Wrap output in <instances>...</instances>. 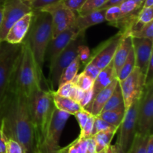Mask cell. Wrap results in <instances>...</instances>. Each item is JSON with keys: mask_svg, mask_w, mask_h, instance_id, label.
I'll return each mask as SVG.
<instances>
[{"mask_svg": "<svg viewBox=\"0 0 153 153\" xmlns=\"http://www.w3.org/2000/svg\"><path fill=\"white\" fill-rule=\"evenodd\" d=\"M0 128L7 140L17 141L27 153H34L38 148L28 99L22 93L7 90L0 106Z\"/></svg>", "mask_w": 153, "mask_h": 153, "instance_id": "6da1fadb", "label": "cell"}, {"mask_svg": "<svg viewBox=\"0 0 153 153\" xmlns=\"http://www.w3.org/2000/svg\"><path fill=\"white\" fill-rule=\"evenodd\" d=\"M41 76L29 45L24 40L7 90L22 93L28 97L41 87Z\"/></svg>", "mask_w": 153, "mask_h": 153, "instance_id": "7a4b0ae2", "label": "cell"}, {"mask_svg": "<svg viewBox=\"0 0 153 153\" xmlns=\"http://www.w3.org/2000/svg\"><path fill=\"white\" fill-rule=\"evenodd\" d=\"M52 38L51 15L43 10H33L32 20L25 40L29 45L41 76H43L46 48Z\"/></svg>", "mask_w": 153, "mask_h": 153, "instance_id": "3957f363", "label": "cell"}, {"mask_svg": "<svg viewBox=\"0 0 153 153\" xmlns=\"http://www.w3.org/2000/svg\"><path fill=\"white\" fill-rule=\"evenodd\" d=\"M52 90L38 88L27 97L31 121L39 143L44 140L48 124L55 106Z\"/></svg>", "mask_w": 153, "mask_h": 153, "instance_id": "277c9868", "label": "cell"}, {"mask_svg": "<svg viewBox=\"0 0 153 153\" xmlns=\"http://www.w3.org/2000/svg\"><path fill=\"white\" fill-rule=\"evenodd\" d=\"M22 44L0 42V106L6 95L15 65L20 53Z\"/></svg>", "mask_w": 153, "mask_h": 153, "instance_id": "5b68a950", "label": "cell"}, {"mask_svg": "<svg viewBox=\"0 0 153 153\" xmlns=\"http://www.w3.org/2000/svg\"><path fill=\"white\" fill-rule=\"evenodd\" d=\"M85 32L81 31L49 65V79L52 91L55 92L58 88L60 77L64 69L78 56L79 46L85 43Z\"/></svg>", "mask_w": 153, "mask_h": 153, "instance_id": "8992f818", "label": "cell"}, {"mask_svg": "<svg viewBox=\"0 0 153 153\" xmlns=\"http://www.w3.org/2000/svg\"><path fill=\"white\" fill-rule=\"evenodd\" d=\"M153 127V82L145 86L140 99L137 112V134L149 136Z\"/></svg>", "mask_w": 153, "mask_h": 153, "instance_id": "52a82bcc", "label": "cell"}, {"mask_svg": "<svg viewBox=\"0 0 153 153\" xmlns=\"http://www.w3.org/2000/svg\"><path fill=\"white\" fill-rule=\"evenodd\" d=\"M119 83L126 110L134 101L141 98L146 86L145 74L138 68L135 67L126 78L119 81Z\"/></svg>", "mask_w": 153, "mask_h": 153, "instance_id": "ba28073f", "label": "cell"}, {"mask_svg": "<svg viewBox=\"0 0 153 153\" xmlns=\"http://www.w3.org/2000/svg\"><path fill=\"white\" fill-rule=\"evenodd\" d=\"M140 99L134 101L126 110L125 116L118 128L120 130V134L117 143L125 153H126L130 148L137 134V112Z\"/></svg>", "mask_w": 153, "mask_h": 153, "instance_id": "9c48e42d", "label": "cell"}, {"mask_svg": "<svg viewBox=\"0 0 153 153\" xmlns=\"http://www.w3.org/2000/svg\"><path fill=\"white\" fill-rule=\"evenodd\" d=\"M3 17L0 26V42L5 39L12 26L26 14L32 11L23 0H5L3 2Z\"/></svg>", "mask_w": 153, "mask_h": 153, "instance_id": "30bf717a", "label": "cell"}, {"mask_svg": "<svg viewBox=\"0 0 153 153\" xmlns=\"http://www.w3.org/2000/svg\"><path fill=\"white\" fill-rule=\"evenodd\" d=\"M125 33L119 31L116 34L102 42L92 52L88 62H91L100 70L107 67L113 60L115 52L123 39Z\"/></svg>", "mask_w": 153, "mask_h": 153, "instance_id": "8fae6325", "label": "cell"}, {"mask_svg": "<svg viewBox=\"0 0 153 153\" xmlns=\"http://www.w3.org/2000/svg\"><path fill=\"white\" fill-rule=\"evenodd\" d=\"M41 10L48 12L52 17V38L74 25L77 15L61 2L50 4Z\"/></svg>", "mask_w": 153, "mask_h": 153, "instance_id": "7c38bea8", "label": "cell"}, {"mask_svg": "<svg viewBox=\"0 0 153 153\" xmlns=\"http://www.w3.org/2000/svg\"><path fill=\"white\" fill-rule=\"evenodd\" d=\"M75 25L60 33L55 38L51 39L48 44L45 54V61L49 62V65L55 60L61 51L69 44L70 41L80 32Z\"/></svg>", "mask_w": 153, "mask_h": 153, "instance_id": "4fadbf2b", "label": "cell"}, {"mask_svg": "<svg viewBox=\"0 0 153 153\" xmlns=\"http://www.w3.org/2000/svg\"><path fill=\"white\" fill-rule=\"evenodd\" d=\"M70 115L67 112L55 108L48 124L44 141L52 146L60 148L59 142L67 120Z\"/></svg>", "mask_w": 153, "mask_h": 153, "instance_id": "5bb4252c", "label": "cell"}, {"mask_svg": "<svg viewBox=\"0 0 153 153\" xmlns=\"http://www.w3.org/2000/svg\"><path fill=\"white\" fill-rule=\"evenodd\" d=\"M132 45L135 57V67L145 74L148 62L153 55V41L146 38H132Z\"/></svg>", "mask_w": 153, "mask_h": 153, "instance_id": "9a60e30c", "label": "cell"}, {"mask_svg": "<svg viewBox=\"0 0 153 153\" xmlns=\"http://www.w3.org/2000/svg\"><path fill=\"white\" fill-rule=\"evenodd\" d=\"M33 17V10L24 15L9 29L4 40L12 44H22L26 37Z\"/></svg>", "mask_w": 153, "mask_h": 153, "instance_id": "2e32d148", "label": "cell"}, {"mask_svg": "<svg viewBox=\"0 0 153 153\" xmlns=\"http://www.w3.org/2000/svg\"><path fill=\"white\" fill-rule=\"evenodd\" d=\"M117 82V78H115L107 87L103 88L98 94L94 96L91 103L85 110L89 112L91 115L94 116H97L102 111L105 104L110 96L113 93Z\"/></svg>", "mask_w": 153, "mask_h": 153, "instance_id": "e0dca14e", "label": "cell"}, {"mask_svg": "<svg viewBox=\"0 0 153 153\" xmlns=\"http://www.w3.org/2000/svg\"><path fill=\"white\" fill-rule=\"evenodd\" d=\"M105 9H99L83 15L76 16L74 25L79 31H86L88 28L105 21Z\"/></svg>", "mask_w": 153, "mask_h": 153, "instance_id": "ac0fdd59", "label": "cell"}, {"mask_svg": "<svg viewBox=\"0 0 153 153\" xmlns=\"http://www.w3.org/2000/svg\"><path fill=\"white\" fill-rule=\"evenodd\" d=\"M132 48V38L129 34H125L121 40L112 60L116 75H117L120 69L121 68L123 63L128 58L129 52H131Z\"/></svg>", "mask_w": 153, "mask_h": 153, "instance_id": "d6986e66", "label": "cell"}, {"mask_svg": "<svg viewBox=\"0 0 153 153\" xmlns=\"http://www.w3.org/2000/svg\"><path fill=\"white\" fill-rule=\"evenodd\" d=\"M117 78L116 73L114 68L113 63L111 62L100 70L98 76L94 81L92 89L94 92V95L98 94L101 90L107 87L114 80Z\"/></svg>", "mask_w": 153, "mask_h": 153, "instance_id": "ffe728a7", "label": "cell"}, {"mask_svg": "<svg viewBox=\"0 0 153 153\" xmlns=\"http://www.w3.org/2000/svg\"><path fill=\"white\" fill-rule=\"evenodd\" d=\"M53 101L55 108L61 111L67 112L70 115H75L77 112L82 110L78 102L75 101L70 98H65L53 93Z\"/></svg>", "mask_w": 153, "mask_h": 153, "instance_id": "44dd1931", "label": "cell"}, {"mask_svg": "<svg viewBox=\"0 0 153 153\" xmlns=\"http://www.w3.org/2000/svg\"><path fill=\"white\" fill-rule=\"evenodd\" d=\"M126 114V108L124 104L110 110L102 111L97 116L102 118L109 124L119 128L120 125L123 120Z\"/></svg>", "mask_w": 153, "mask_h": 153, "instance_id": "7402d4cb", "label": "cell"}, {"mask_svg": "<svg viewBox=\"0 0 153 153\" xmlns=\"http://www.w3.org/2000/svg\"><path fill=\"white\" fill-rule=\"evenodd\" d=\"M117 130H105L98 132L94 136L97 146V152L105 151L110 144Z\"/></svg>", "mask_w": 153, "mask_h": 153, "instance_id": "603a6c76", "label": "cell"}, {"mask_svg": "<svg viewBox=\"0 0 153 153\" xmlns=\"http://www.w3.org/2000/svg\"><path fill=\"white\" fill-rule=\"evenodd\" d=\"M80 66V60H79V57L77 56L68 66H67L64 69V70L61 73V77H60L58 86L61 85V84L64 83V82L73 80L76 77V75L78 74Z\"/></svg>", "mask_w": 153, "mask_h": 153, "instance_id": "cb8c5ba5", "label": "cell"}, {"mask_svg": "<svg viewBox=\"0 0 153 153\" xmlns=\"http://www.w3.org/2000/svg\"><path fill=\"white\" fill-rule=\"evenodd\" d=\"M153 22V8H143L137 15V20L131 27L129 34L137 31L149 22Z\"/></svg>", "mask_w": 153, "mask_h": 153, "instance_id": "d4e9b609", "label": "cell"}, {"mask_svg": "<svg viewBox=\"0 0 153 153\" xmlns=\"http://www.w3.org/2000/svg\"><path fill=\"white\" fill-rule=\"evenodd\" d=\"M124 104L123 102V97L122 92H121L120 86L119 81H118L116 87H115L113 93L110 98H108V101L105 104L104 107H103L102 111L110 110L115 109V108L118 107V106H121V105Z\"/></svg>", "mask_w": 153, "mask_h": 153, "instance_id": "484cf974", "label": "cell"}, {"mask_svg": "<svg viewBox=\"0 0 153 153\" xmlns=\"http://www.w3.org/2000/svg\"><path fill=\"white\" fill-rule=\"evenodd\" d=\"M88 139L78 137L64 148H60V153H86Z\"/></svg>", "mask_w": 153, "mask_h": 153, "instance_id": "4316f807", "label": "cell"}, {"mask_svg": "<svg viewBox=\"0 0 153 153\" xmlns=\"http://www.w3.org/2000/svg\"><path fill=\"white\" fill-rule=\"evenodd\" d=\"M134 68H135V57H134V50L132 48L131 52H129L128 58H126V60L123 63L121 68L120 69L117 75L118 81H122L125 78H126L132 72Z\"/></svg>", "mask_w": 153, "mask_h": 153, "instance_id": "83f0119b", "label": "cell"}, {"mask_svg": "<svg viewBox=\"0 0 153 153\" xmlns=\"http://www.w3.org/2000/svg\"><path fill=\"white\" fill-rule=\"evenodd\" d=\"M149 136H143L136 134L131 146L126 153H146Z\"/></svg>", "mask_w": 153, "mask_h": 153, "instance_id": "f1b7e54d", "label": "cell"}, {"mask_svg": "<svg viewBox=\"0 0 153 153\" xmlns=\"http://www.w3.org/2000/svg\"><path fill=\"white\" fill-rule=\"evenodd\" d=\"M118 5H119L122 17L128 16V15L138 13L141 10L142 7H143V5L137 4V3L134 2V1H131V0H125Z\"/></svg>", "mask_w": 153, "mask_h": 153, "instance_id": "f546056e", "label": "cell"}, {"mask_svg": "<svg viewBox=\"0 0 153 153\" xmlns=\"http://www.w3.org/2000/svg\"><path fill=\"white\" fill-rule=\"evenodd\" d=\"M108 1V0H87L78 13V15H83L89 12L101 9Z\"/></svg>", "mask_w": 153, "mask_h": 153, "instance_id": "4dcf8cb0", "label": "cell"}, {"mask_svg": "<svg viewBox=\"0 0 153 153\" xmlns=\"http://www.w3.org/2000/svg\"><path fill=\"white\" fill-rule=\"evenodd\" d=\"M131 38H146L153 41V22L146 24L137 31L132 32L129 34Z\"/></svg>", "mask_w": 153, "mask_h": 153, "instance_id": "1f68e13d", "label": "cell"}, {"mask_svg": "<svg viewBox=\"0 0 153 153\" xmlns=\"http://www.w3.org/2000/svg\"><path fill=\"white\" fill-rule=\"evenodd\" d=\"M73 81L77 86H79V88H82L85 92H87L92 88L93 85H94V80L91 79L89 76L85 75L83 72L76 75V77L73 80Z\"/></svg>", "mask_w": 153, "mask_h": 153, "instance_id": "d6a6232c", "label": "cell"}, {"mask_svg": "<svg viewBox=\"0 0 153 153\" xmlns=\"http://www.w3.org/2000/svg\"><path fill=\"white\" fill-rule=\"evenodd\" d=\"M105 130H118V128L109 124L108 122L103 120L102 118H100L99 116H95L92 136H94L98 132L105 131Z\"/></svg>", "mask_w": 153, "mask_h": 153, "instance_id": "836d02e7", "label": "cell"}, {"mask_svg": "<svg viewBox=\"0 0 153 153\" xmlns=\"http://www.w3.org/2000/svg\"><path fill=\"white\" fill-rule=\"evenodd\" d=\"M121 17H122V14H121L119 5H113L105 8V21L109 22L110 25L117 21Z\"/></svg>", "mask_w": 153, "mask_h": 153, "instance_id": "e575fe53", "label": "cell"}, {"mask_svg": "<svg viewBox=\"0 0 153 153\" xmlns=\"http://www.w3.org/2000/svg\"><path fill=\"white\" fill-rule=\"evenodd\" d=\"M32 10H39L62 0H23Z\"/></svg>", "mask_w": 153, "mask_h": 153, "instance_id": "d590c367", "label": "cell"}, {"mask_svg": "<svg viewBox=\"0 0 153 153\" xmlns=\"http://www.w3.org/2000/svg\"><path fill=\"white\" fill-rule=\"evenodd\" d=\"M75 85L76 84L74 83V82L73 80L64 82V83L58 86V88L55 92V93L58 94V95L62 96V97L70 98L72 93H73V88L75 87Z\"/></svg>", "mask_w": 153, "mask_h": 153, "instance_id": "8d00e7d4", "label": "cell"}, {"mask_svg": "<svg viewBox=\"0 0 153 153\" xmlns=\"http://www.w3.org/2000/svg\"><path fill=\"white\" fill-rule=\"evenodd\" d=\"M6 153H27L24 147L17 141L12 139L7 140Z\"/></svg>", "mask_w": 153, "mask_h": 153, "instance_id": "74e56055", "label": "cell"}, {"mask_svg": "<svg viewBox=\"0 0 153 153\" xmlns=\"http://www.w3.org/2000/svg\"><path fill=\"white\" fill-rule=\"evenodd\" d=\"M94 120H95V116L93 115H91V116L88 118V122L84 126L82 129L80 130V134H79V137L81 138H88L90 136H92L93 128H94Z\"/></svg>", "mask_w": 153, "mask_h": 153, "instance_id": "f35d334b", "label": "cell"}, {"mask_svg": "<svg viewBox=\"0 0 153 153\" xmlns=\"http://www.w3.org/2000/svg\"><path fill=\"white\" fill-rule=\"evenodd\" d=\"M87 0H62L61 2L75 13H79Z\"/></svg>", "mask_w": 153, "mask_h": 153, "instance_id": "ab89813d", "label": "cell"}, {"mask_svg": "<svg viewBox=\"0 0 153 153\" xmlns=\"http://www.w3.org/2000/svg\"><path fill=\"white\" fill-rule=\"evenodd\" d=\"M90 56H91V50L89 47L85 44V43L81 44L78 49V57L80 60V62L85 65L89 62Z\"/></svg>", "mask_w": 153, "mask_h": 153, "instance_id": "60d3db41", "label": "cell"}, {"mask_svg": "<svg viewBox=\"0 0 153 153\" xmlns=\"http://www.w3.org/2000/svg\"><path fill=\"white\" fill-rule=\"evenodd\" d=\"M100 69L97 66L91 62H88L85 64V69L83 70V73L88 76H89L91 79L94 81V80L98 76L99 73L100 72Z\"/></svg>", "mask_w": 153, "mask_h": 153, "instance_id": "b9f144b4", "label": "cell"}, {"mask_svg": "<svg viewBox=\"0 0 153 153\" xmlns=\"http://www.w3.org/2000/svg\"><path fill=\"white\" fill-rule=\"evenodd\" d=\"M91 114L89 112L86 110L85 109H82L81 110H79V112H76L75 114V117H76V120H77L78 123H79V128H80V130L84 128V126L85 125V124L88 122V118L91 116Z\"/></svg>", "mask_w": 153, "mask_h": 153, "instance_id": "7bdbcfd3", "label": "cell"}, {"mask_svg": "<svg viewBox=\"0 0 153 153\" xmlns=\"http://www.w3.org/2000/svg\"><path fill=\"white\" fill-rule=\"evenodd\" d=\"M153 82V55L149 58L147 68L145 72V83L146 86Z\"/></svg>", "mask_w": 153, "mask_h": 153, "instance_id": "ee69618b", "label": "cell"}, {"mask_svg": "<svg viewBox=\"0 0 153 153\" xmlns=\"http://www.w3.org/2000/svg\"><path fill=\"white\" fill-rule=\"evenodd\" d=\"M38 148L41 153H59L60 148L52 146V145L44 140L39 143Z\"/></svg>", "mask_w": 153, "mask_h": 153, "instance_id": "f6af8a7d", "label": "cell"}, {"mask_svg": "<svg viewBox=\"0 0 153 153\" xmlns=\"http://www.w3.org/2000/svg\"><path fill=\"white\" fill-rule=\"evenodd\" d=\"M94 98V92H93L92 88H91V89L88 90V91L85 92V94H84L83 98H82V100L80 101L79 104L81 105V106H82L83 109H86L87 106L91 103V101L93 100Z\"/></svg>", "mask_w": 153, "mask_h": 153, "instance_id": "bcb514c9", "label": "cell"}, {"mask_svg": "<svg viewBox=\"0 0 153 153\" xmlns=\"http://www.w3.org/2000/svg\"><path fill=\"white\" fill-rule=\"evenodd\" d=\"M85 92L83 91L82 88H80L79 86H77L76 85H75V87H74V88H73V93H72L70 98L73 99V100H75V101L78 102V103L79 104L80 103L81 100H82L84 94H85Z\"/></svg>", "mask_w": 153, "mask_h": 153, "instance_id": "7dc6e473", "label": "cell"}, {"mask_svg": "<svg viewBox=\"0 0 153 153\" xmlns=\"http://www.w3.org/2000/svg\"><path fill=\"white\" fill-rule=\"evenodd\" d=\"M88 139V146H87L86 153H96L97 152V146L94 136L87 138Z\"/></svg>", "mask_w": 153, "mask_h": 153, "instance_id": "c3c4849f", "label": "cell"}, {"mask_svg": "<svg viewBox=\"0 0 153 153\" xmlns=\"http://www.w3.org/2000/svg\"><path fill=\"white\" fill-rule=\"evenodd\" d=\"M7 138L4 136L2 130L0 128V153H6Z\"/></svg>", "mask_w": 153, "mask_h": 153, "instance_id": "681fc988", "label": "cell"}, {"mask_svg": "<svg viewBox=\"0 0 153 153\" xmlns=\"http://www.w3.org/2000/svg\"><path fill=\"white\" fill-rule=\"evenodd\" d=\"M125 1V0H108L104 5L102 6L101 9H105L107 8L111 7V6L113 5H118L119 4H120L122 2Z\"/></svg>", "mask_w": 153, "mask_h": 153, "instance_id": "f907efd6", "label": "cell"}, {"mask_svg": "<svg viewBox=\"0 0 153 153\" xmlns=\"http://www.w3.org/2000/svg\"><path fill=\"white\" fill-rule=\"evenodd\" d=\"M146 153H153V134L149 135Z\"/></svg>", "mask_w": 153, "mask_h": 153, "instance_id": "816d5d0a", "label": "cell"}, {"mask_svg": "<svg viewBox=\"0 0 153 153\" xmlns=\"http://www.w3.org/2000/svg\"><path fill=\"white\" fill-rule=\"evenodd\" d=\"M105 153H117V148L115 144H114V145L110 144L105 149Z\"/></svg>", "mask_w": 153, "mask_h": 153, "instance_id": "f5cc1de1", "label": "cell"}, {"mask_svg": "<svg viewBox=\"0 0 153 153\" xmlns=\"http://www.w3.org/2000/svg\"><path fill=\"white\" fill-rule=\"evenodd\" d=\"M143 8H153V0H144Z\"/></svg>", "mask_w": 153, "mask_h": 153, "instance_id": "db71d44e", "label": "cell"}, {"mask_svg": "<svg viewBox=\"0 0 153 153\" xmlns=\"http://www.w3.org/2000/svg\"><path fill=\"white\" fill-rule=\"evenodd\" d=\"M2 17H3V8H2V4H0V26H1V22H2Z\"/></svg>", "mask_w": 153, "mask_h": 153, "instance_id": "11a10c76", "label": "cell"}, {"mask_svg": "<svg viewBox=\"0 0 153 153\" xmlns=\"http://www.w3.org/2000/svg\"><path fill=\"white\" fill-rule=\"evenodd\" d=\"M115 146H116V148H117V153H125L123 151L122 148H120L119 145L117 143H115Z\"/></svg>", "mask_w": 153, "mask_h": 153, "instance_id": "9f6ffc18", "label": "cell"}, {"mask_svg": "<svg viewBox=\"0 0 153 153\" xmlns=\"http://www.w3.org/2000/svg\"><path fill=\"white\" fill-rule=\"evenodd\" d=\"M131 1H134V2H136L138 4H140V5H143L144 0H131Z\"/></svg>", "mask_w": 153, "mask_h": 153, "instance_id": "6f0895ef", "label": "cell"}, {"mask_svg": "<svg viewBox=\"0 0 153 153\" xmlns=\"http://www.w3.org/2000/svg\"><path fill=\"white\" fill-rule=\"evenodd\" d=\"M34 153H41V152H40V149H39V148H37V149L36 150L35 152H34Z\"/></svg>", "mask_w": 153, "mask_h": 153, "instance_id": "680465c9", "label": "cell"}, {"mask_svg": "<svg viewBox=\"0 0 153 153\" xmlns=\"http://www.w3.org/2000/svg\"><path fill=\"white\" fill-rule=\"evenodd\" d=\"M105 151H102V152H96V153H105Z\"/></svg>", "mask_w": 153, "mask_h": 153, "instance_id": "91938a15", "label": "cell"}, {"mask_svg": "<svg viewBox=\"0 0 153 153\" xmlns=\"http://www.w3.org/2000/svg\"><path fill=\"white\" fill-rule=\"evenodd\" d=\"M0 1H2V2H4V1H5V0H0Z\"/></svg>", "mask_w": 153, "mask_h": 153, "instance_id": "94428289", "label": "cell"}, {"mask_svg": "<svg viewBox=\"0 0 153 153\" xmlns=\"http://www.w3.org/2000/svg\"><path fill=\"white\" fill-rule=\"evenodd\" d=\"M59 153H60V152H59Z\"/></svg>", "mask_w": 153, "mask_h": 153, "instance_id": "6125c7cd", "label": "cell"}]
</instances>
